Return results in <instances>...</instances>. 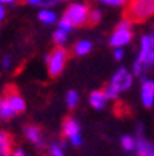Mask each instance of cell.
Here are the masks:
<instances>
[{"instance_id":"14","label":"cell","mask_w":154,"mask_h":156,"mask_svg":"<svg viewBox=\"0 0 154 156\" xmlns=\"http://www.w3.org/2000/svg\"><path fill=\"white\" fill-rule=\"evenodd\" d=\"M136 148H137L139 156H154V147L151 144H148L146 141H143V139L137 141Z\"/></svg>"},{"instance_id":"3","label":"cell","mask_w":154,"mask_h":156,"mask_svg":"<svg viewBox=\"0 0 154 156\" xmlns=\"http://www.w3.org/2000/svg\"><path fill=\"white\" fill-rule=\"evenodd\" d=\"M90 14H91V9L88 5L74 3L63 12V17L68 19L74 27H85L90 22Z\"/></svg>"},{"instance_id":"8","label":"cell","mask_w":154,"mask_h":156,"mask_svg":"<svg viewBox=\"0 0 154 156\" xmlns=\"http://www.w3.org/2000/svg\"><path fill=\"white\" fill-rule=\"evenodd\" d=\"M142 102L145 107H151L154 102V80H143L142 82Z\"/></svg>"},{"instance_id":"30","label":"cell","mask_w":154,"mask_h":156,"mask_svg":"<svg viewBox=\"0 0 154 156\" xmlns=\"http://www.w3.org/2000/svg\"><path fill=\"white\" fill-rule=\"evenodd\" d=\"M25 2L29 3V5H42L43 0H25Z\"/></svg>"},{"instance_id":"15","label":"cell","mask_w":154,"mask_h":156,"mask_svg":"<svg viewBox=\"0 0 154 156\" xmlns=\"http://www.w3.org/2000/svg\"><path fill=\"white\" fill-rule=\"evenodd\" d=\"M39 19L45 25H53L54 22H56V19H57V16H56V12H53L50 9H43V11L39 12Z\"/></svg>"},{"instance_id":"29","label":"cell","mask_w":154,"mask_h":156,"mask_svg":"<svg viewBox=\"0 0 154 156\" xmlns=\"http://www.w3.org/2000/svg\"><path fill=\"white\" fill-rule=\"evenodd\" d=\"M5 19V8H3V3L0 2V22Z\"/></svg>"},{"instance_id":"22","label":"cell","mask_w":154,"mask_h":156,"mask_svg":"<svg viewBox=\"0 0 154 156\" xmlns=\"http://www.w3.org/2000/svg\"><path fill=\"white\" fill-rule=\"evenodd\" d=\"M100 20V12L97 9H91V14H90V22H88V27H93V25H97Z\"/></svg>"},{"instance_id":"28","label":"cell","mask_w":154,"mask_h":156,"mask_svg":"<svg viewBox=\"0 0 154 156\" xmlns=\"http://www.w3.org/2000/svg\"><path fill=\"white\" fill-rule=\"evenodd\" d=\"M11 156H25V151L22 148H15V150H12Z\"/></svg>"},{"instance_id":"20","label":"cell","mask_w":154,"mask_h":156,"mask_svg":"<svg viewBox=\"0 0 154 156\" xmlns=\"http://www.w3.org/2000/svg\"><path fill=\"white\" fill-rule=\"evenodd\" d=\"M77 102H79V94L76 91H70L67 94V104H68V107L70 108H74L77 105Z\"/></svg>"},{"instance_id":"21","label":"cell","mask_w":154,"mask_h":156,"mask_svg":"<svg viewBox=\"0 0 154 156\" xmlns=\"http://www.w3.org/2000/svg\"><path fill=\"white\" fill-rule=\"evenodd\" d=\"M50 153H51V156H63V145L53 142L50 145Z\"/></svg>"},{"instance_id":"4","label":"cell","mask_w":154,"mask_h":156,"mask_svg":"<svg viewBox=\"0 0 154 156\" xmlns=\"http://www.w3.org/2000/svg\"><path fill=\"white\" fill-rule=\"evenodd\" d=\"M145 66L154 65V36H143L142 37V48L137 59Z\"/></svg>"},{"instance_id":"1","label":"cell","mask_w":154,"mask_h":156,"mask_svg":"<svg viewBox=\"0 0 154 156\" xmlns=\"http://www.w3.org/2000/svg\"><path fill=\"white\" fill-rule=\"evenodd\" d=\"M154 16V0H129L123 17L131 23H142Z\"/></svg>"},{"instance_id":"19","label":"cell","mask_w":154,"mask_h":156,"mask_svg":"<svg viewBox=\"0 0 154 156\" xmlns=\"http://www.w3.org/2000/svg\"><path fill=\"white\" fill-rule=\"evenodd\" d=\"M122 147H123L125 150L131 151V150L136 147V141H134V138H131V136H123V138H122Z\"/></svg>"},{"instance_id":"23","label":"cell","mask_w":154,"mask_h":156,"mask_svg":"<svg viewBox=\"0 0 154 156\" xmlns=\"http://www.w3.org/2000/svg\"><path fill=\"white\" fill-rule=\"evenodd\" d=\"M73 27H74V25L71 23V22H70L68 19H65V17L59 22V28H60V30H63V31H67V33H68V31H71V30H73Z\"/></svg>"},{"instance_id":"10","label":"cell","mask_w":154,"mask_h":156,"mask_svg":"<svg viewBox=\"0 0 154 156\" xmlns=\"http://www.w3.org/2000/svg\"><path fill=\"white\" fill-rule=\"evenodd\" d=\"M12 153V138L6 131H0V156H11Z\"/></svg>"},{"instance_id":"27","label":"cell","mask_w":154,"mask_h":156,"mask_svg":"<svg viewBox=\"0 0 154 156\" xmlns=\"http://www.w3.org/2000/svg\"><path fill=\"white\" fill-rule=\"evenodd\" d=\"M9 65H11V57L9 56H5L3 57V62H2V66H3V68H9Z\"/></svg>"},{"instance_id":"2","label":"cell","mask_w":154,"mask_h":156,"mask_svg":"<svg viewBox=\"0 0 154 156\" xmlns=\"http://www.w3.org/2000/svg\"><path fill=\"white\" fill-rule=\"evenodd\" d=\"M68 60V51L65 50L63 47H56L50 54L45 56V62L48 63V73L51 77H57L63 68H65V63Z\"/></svg>"},{"instance_id":"11","label":"cell","mask_w":154,"mask_h":156,"mask_svg":"<svg viewBox=\"0 0 154 156\" xmlns=\"http://www.w3.org/2000/svg\"><path fill=\"white\" fill-rule=\"evenodd\" d=\"M25 136L28 138V141H31L37 147H42V131L37 125H26Z\"/></svg>"},{"instance_id":"16","label":"cell","mask_w":154,"mask_h":156,"mask_svg":"<svg viewBox=\"0 0 154 156\" xmlns=\"http://www.w3.org/2000/svg\"><path fill=\"white\" fill-rule=\"evenodd\" d=\"M91 42H88V40H82V42H79L77 45L74 47V53L77 54V56H83V54H88L91 51Z\"/></svg>"},{"instance_id":"18","label":"cell","mask_w":154,"mask_h":156,"mask_svg":"<svg viewBox=\"0 0 154 156\" xmlns=\"http://www.w3.org/2000/svg\"><path fill=\"white\" fill-rule=\"evenodd\" d=\"M103 91H105V94H106V98H108V99H116L120 90H119V88H117L114 83H109Z\"/></svg>"},{"instance_id":"17","label":"cell","mask_w":154,"mask_h":156,"mask_svg":"<svg viewBox=\"0 0 154 156\" xmlns=\"http://www.w3.org/2000/svg\"><path fill=\"white\" fill-rule=\"evenodd\" d=\"M67 31H63V30H57L54 34H53V39H54V42L57 43V45H63L65 42H67Z\"/></svg>"},{"instance_id":"5","label":"cell","mask_w":154,"mask_h":156,"mask_svg":"<svg viewBox=\"0 0 154 156\" xmlns=\"http://www.w3.org/2000/svg\"><path fill=\"white\" fill-rule=\"evenodd\" d=\"M3 96L6 98V101H8L9 105L14 108L15 113H23V111H25V108H26L25 101H23V98L20 96V93L17 91V88H15L14 85H8V87L5 88V94H3Z\"/></svg>"},{"instance_id":"7","label":"cell","mask_w":154,"mask_h":156,"mask_svg":"<svg viewBox=\"0 0 154 156\" xmlns=\"http://www.w3.org/2000/svg\"><path fill=\"white\" fill-rule=\"evenodd\" d=\"M133 39V33H131V28H125V30H116L113 37H111V45L119 48V47H123L126 43Z\"/></svg>"},{"instance_id":"25","label":"cell","mask_w":154,"mask_h":156,"mask_svg":"<svg viewBox=\"0 0 154 156\" xmlns=\"http://www.w3.org/2000/svg\"><path fill=\"white\" fill-rule=\"evenodd\" d=\"M114 57H116V60H122V59H123V50H122L120 47L114 51Z\"/></svg>"},{"instance_id":"13","label":"cell","mask_w":154,"mask_h":156,"mask_svg":"<svg viewBox=\"0 0 154 156\" xmlns=\"http://www.w3.org/2000/svg\"><path fill=\"white\" fill-rule=\"evenodd\" d=\"M106 99L108 98H106L105 91H94L90 96V102H91L93 108H96V110H102L105 107V104H106Z\"/></svg>"},{"instance_id":"9","label":"cell","mask_w":154,"mask_h":156,"mask_svg":"<svg viewBox=\"0 0 154 156\" xmlns=\"http://www.w3.org/2000/svg\"><path fill=\"white\" fill-rule=\"evenodd\" d=\"M62 128H63V136L68 138V139H71L73 136L80 135V133H79V131H80L79 124H77V121H74L73 118H67V119H65Z\"/></svg>"},{"instance_id":"6","label":"cell","mask_w":154,"mask_h":156,"mask_svg":"<svg viewBox=\"0 0 154 156\" xmlns=\"http://www.w3.org/2000/svg\"><path fill=\"white\" fill-rule=\"evenodd\" d=\"M111 83H114L120 91H123V90H128V88L133 85V79H131V74L128 73L126 68H120V70L113 76Z\"/></svg>"},{"instance_id":"24","label":"cell","mask_w":154,"mask_h":156,"mask_svg":"<svg viewBox=\"0 0 154 156\" xmlns=\"http://www.w3.org/2000/svg\"><path fill=\"white\" fill-rule=\"evenodd\" d=\"M100 2L108 3V5H123V3L129 2V0H100Z\"/></svg>"},{"instance_id":"26","label":"cell","mask_w":154,"mask_h":156,"mask_svg":"<svg viewBox=\"0 0 154 156\" xmlns=\"http://www.w3.org/2000/svg\"><path fill=\"white\" fill-rule=\"evenodd\" d=\"M70 141H71V144H73V145H80V144H82V138H80V135H77V136H73Z\"/></svg>"},{"instance_id":"12","label":"cell","mask_w":154,"mask_h":156,"mask_svg":"<svg viewBox=\"0 0 154 156\" xmlns=\"http://www.w3.org/2000/svg\"><path fill=\"white\" fill-rule=\"evenodd\" d=\"M17 113L14 111V108L9 105V102L6 101V98H0V121H8L12 116H15Z\"/></svg>"},{"instance_id":"31","label":"cell","mask_w":154,"mask_h":156,"mask_svg":"<svg viewBox=\"0 0 154 156\" xmlns=\"http://www.w3.org/2000/svg\"><path fill=\"white\" fill-rule=\"evenodd\" d=\"M0 2H2L3 5H11V3H14L15 0H0Z\"/></svg>"}]
</instances>
